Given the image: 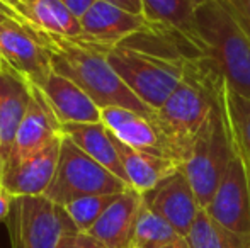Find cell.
I'll use <instances>...</instances> for the list:
<instances>
[{"label": "cell", "mask_w": 250, "mask_h": 248, "mask_svg": "<svg viewBox=\"0 0 250 248\" xmlns=\"http://www.w3.org/2000/svg\"><path fill=\"white\" fill-rule=\"evenodd\" d=\"M41 90L46 95L58 121L70 123H99L101 107L73 80L53 72Z\"/></svg>", "instance_id": "e0dca14e"}, {"label": "cell", "mask_w": 250, "mask_h": 248, "mask_svg": "<svg viewBox=\"0 0 250 248\" xmlns=\"http://www.w3.org/2000/svg\"><path fill=\"white\" fill-rule=\"evenodd\" d=\"M51 65L53 72L73 80L101 109L123 107L150 119L155 117V111L133 94L109 65L105 53L90 48L85 36L79 39L56 38V48L51 51Z\"/></svg>", "instance_id": "7a4b0ae2"}, {"label": "cell", "mask_w": 250, "mask_h": 248, "mask_svg": "<svg viewBox=\"0 0 250 248\" xmlns=\"http://www.w3.org/2000/svg\"><path fill=\"white\" fill-rule=\"evenodd\" d=\"M192 26L203 51L214 61L225 82L250 99V36L223 0H208L194 14Z\"/></svg>", "instance_id": "3957f363"}, {"label": "cell", "mask_w": 250, "mask_h": 248, "mask_svg": "<svg viewBox=\"0 0 250 248\" xmlns=\"http://www.w3.org/2000/svg\"><path fill=\"white\" fill-rule=\"evenodd\" d=\"M233 155L220 99L196 138L191 158L182 165L201 209L209 206Z\"/></svg>", "instance_id": "52a82bcc"}, {"label": "cell", "mask_w": 250, "mask_h": 248, "mask_svg": "<svg viewBox=\"0 0 250 248\" xmlns=\"http://www.w3.org/2000/svg\"><path fill=\"white\" fill-rule=\"evenodd\" d=\"M112 138H114V145L119 158H121L123 169H125L126 177H128L129 187L138 191L140 194L148 192L160 180H164L165 177L170 175L174 170L181 167L175 162H172L170 158L131 148V146L119 141L114 134H112Z\"/></svg>", "instance_id": "d6986e66"}, {"label": "cell", "mask_w": 250, "mask_h": 248, "mask_svg": "<svg viewBox=\"0 0 250 248\" xmlns=\"http://www.w3.org/2000/svg\"><path fill=\"white\" fill-rule=\"evenodd\" d=\"M105 2H111L114 5L121 7L125 10H129L133 14H143V3L142 0H105Z\"/></svg>", "instance_id": "4dcf8cb0"}, {"label": "cell", "mask_w": 250, "mask_h": 248, "mask_svg": "<svg viewBox=\"0 0 250 248\" xmlns=\"http://www.w3.org/2000/svg\"><path fill=\"white\" fill-rule=\"evenodd\" d=\"M129 189L125 180L90 158L70 138L63 134L56 172L44 195L60 206H66L83 195L121 194Z\"/></svg>", "instance_id": "8992f818"}, {"label": "cell", "mask_w": 250, "mask_h": 248, "mask_svg": "<svg viewBox=\"0 0 250 248\" xmlns=\"http://www.w3.org/2000/svg\"><path fill=\"white\" fill-rule=\"evenodd\" d=\"M60 2L65 3V5L80 19V17L96 3V0H60Z\"/></svg>", "instance_id": "f1b7e54d"}, {"label": "cell", "mask_w": 250, "mask_h": 248, "mask_svg": "<svg viewBox=\"0 0 250 248\" xmlns=\"http://www.w3.org/2000/svg\"><path fill=\"white\" fill-rule=\"evenodd\" d=\"M119 194H97V195H83L75 201L68 202L65 211L68 212L70 219L77 226L80 233H89L90 228L99 221L104 211L114 202Z\"/></svg>", "instance_id": "d4e9b609"}, {"label": "cell", "mask_w": 250, "mask_h": 248, "mask_svg": "<svg viewBox=\"0 0 250 248\" xmlns=\"http://www.w3.org/2000/svg\"><path fill=\"white\" fill-rule=\"evenodd\" d=\"M10 202H12V195H10V192L7 191L2 179H0V223L5 221L10 209Z\"/></svg>", "instance_id": "f546056e"}, {"label": "cell", "mask_w": 250, "mask_h": 248, "mask_svg": "<svg viewBox=\"0 0 250 248\" xmlns=\"http://www.w3.org/2000/svg\"><path fill=\"white\" fill-rule=\"evenodd\" d=\"M5 226L12 248H65L80 233L65 208L46 195L12 197Z\"/></svg>", "instance_id": "277c9868"}, {"label": "cell", "mask_w": 250, "mask_h": 248, "mask_svg": "<svg viewBox=\"0 0 250 248\" xmlns=\"http://www.w3.org/2000/svg\"><path fill=\"white\" fill-rule=\"evenodd\" d=\"M133 248H189L188 238L162 216L142 206Z\"/></svg>", "instance_id": "7402d4cb"}, {"label": "cell", "mask_w": 250, "mask_h": 248, "mask_svg": "<svg viewBox=\"0 0 250 248\" xmlns=\"http://www.w3.org/2000/svg\"><path fill=\"white\" fill-rule=\"evenodd\" d=\"M208 0H142L143 16L155 24H167L184 31H194L196 10Z\"/></svg>", "instance_id": "cb8c5ba5"}, {"label": "cell", "mask_w": 250, "mask_h": 248, "mask_svg": "<svg viewBox=\"0 0 250 248\" xmlns=\"http://www.w3.org/2000/svg\"><path fill=\"white\" fill-rule=\"evenodd\" d=\"M2 169H3V162H2V156H0V179H2Z\"/></svg>", "instance_id": "836d02e7"}, {"label": "cell", "mask_w": 250, "mask_h": 248, "mask_svg": "<svg viewBox=\"0 0 250 248\" xmlns=\"http://www.w3.org/2000/svg\"><path fill=\"white\" fill-rule=\"evenodd\" d=\"M105 58L133 94L153 111L160 109L177 89L189 61L133 50L123 44L105 51Z\"/></svg>", "instance_id": "5b68a950"}, {"label": "cell", "mask_w": 250, "mask_h": 248, "mask_svg": "<svg viewBox=\"0 0 250 248\" xmlns=\"http://www.w3.org/2000/svg\"><path fill=\"white\" fill-rule=\"evenodd\" d=\"M225 78L213 60H189L177 89L155 111L153 123L164 138L167 156L184 165L192 155L196 138L220 104Z\"/></svg>", "instance_id": "6da1fadb"}, {"label": "cell", "mask_w": 250, "mask_h": 248, "mask_svg": "<svg viewBox=\"0 0 250 248\" xmlns=\"http://www.w3.org/2000/svg\"><path fill=\"white\" fill-rule=\"evenodd\" d=\"M62 138H56L40 152L21 160L7 162L2 169V182L12 197L44 195L56 172Z\"/></svg>", "instance_id": "7c38bea8"}, {"label": "cell", "mask_w": 250, "mask_h": 248, "mask_svg": "<svg viewBox=\"0 0 250 248\" xmlns=\"http://www.w3.org/2000/svg\"><path fill=\"white\" fill-rule=\"evenodd\" d=\"M31 85L12 66L0 61V156L3 163L10 156L17 129L29 107Z\"/></svg>", "instance_id": "5bb4252c"}, {"label": "cell", "mask_w": 250, "mask_h": 248, "mask_svg": "<svg viewBox=\"0 0 250 248\" xmlns=\"http://www.w3.org/2000/svg\"><path fill=\"white\" fill-rule=\"evenodd\" d=\"M3 2H5V3H9V5H10V7H12V9H14V10H17V12H19V14H21V16H24V17H26V16H27L26 9H22V7H21V5H19V3H17V2H16V0H3Z\"/></svg>", "instance_id": "1f68e13d"}, {"label": "cell", "mask_w": 250, "mask_h": 248, "mask_svg": "<svg viewBox=\"0 0 250 248\" xmlns=\"http://www.w3.org/2000/svg\"><path fill=\"white\" fill-rule=\"evenodd\" d=\"M31 20L43 33L65 39L83 36L80 19L60 0H33L29 7Z\"/></svg>", "instance_id": "44dd1931"}, {"label": "cell", "mask_w": 250, "mask_h": 248, "mask_svg": "<svg viewBox=\"0 0 250 248\" xmlns=\"http://www.w3.org/2000/svg\"><path fill=\"white\" fill-rule=\"evenodd\" d=\"M143 197L135 189H126L104 211L89 235L107 248H133Z\"/></svg>", "instance_id": "9a60e30c"}, {"label": "cell", "mask_w": 250, "mask_h": 248, "mask_svg": "<svg viewBox=\"0 0 250 248\" xmlns=\"http://www.w3.org/2000/svg\"><path fill=\"white\" fill-rule=\"evenodd\" d=\"M204 211L220 225L250 233V189L240 158L233 155L209 206Z\"/></svg>", "instance_id": "8fae6325"}, {"label": "cell", "mask_w": 250, "mask_h": 248, "mask_svg": "<svg viewBox=\"0 0 250 248\" xmlns=\"http://www.w3.org/2000/svg\"><path fill=\"white\" fill-rule=\"evenodd\" d=\"M62 129L63 134L72 139L82 152H85L90 158H94L109 172H112L116 177L128 184V177H126L121 158L116 150L114 138L102 121L99 123H70L63 124Z\"/></svg>", "instance_id": "ac0fdd59"}, {"label": "cell", "mask_w": 250, "mask_h": 248, "mask_svg": "<svg viewBox=\"0 0 250 248\" xmlns=\"http://www.w3.org/2000/svg\"><path fill=\"white\" fill-rule=\"evenodd\" d=\"M83 36L92 43L94 50L105 53L121 44L126 38L150 26L143 14H133L105 0H96L92 7L80 17Z\"/></svg>", "instance_id": "30bf717a"}, {"label": "cell", "mask_w": 250, "mask_h": 248, "mask_svg": "<svg viewBox=\"0 0 250 248\" xmlns=\"http://www.w3.org/2000/svg\"><path fill=\"white\" fill-rule=\"evenodd\" d=\"M186 238L189 248H250V233H238L220 225L204 209Z\"/></svg>", "instance_id": "603a6c76"}, {"label": "cell", "mask_w": 250, "mask_h": 248, "mask_svg": "<svg viewBox=\"0 0 250 248\" xmlns=\"http://www.w3.org/2000/svg\"><path fill=\"white\" fill-rule=\"evenodd\" d=\"M142 197L146 208L162 216L184 236H188L201 212V206L182 167L142 194Z\"/></svg>", "instance_id": "9c48e42d"}, {"label": "cell", "mask_w": 250, "mask_h": 248, "mask_svg": "<svg viewBox=\"0 0 250 248\" xmlns=\"http://www.w3.org/2000/svg\"><path fill=\"white\" fill-rule=\"evenodd\" d=\"M221 107L231 148L244 165L250 189V99L235 92L225 82L221 90Z\"/></svg>", "instance_id": "ffe728a7"}, {"label": "cell", "mask_w": 250, "mask_h": 248, "mask_svg": "<svg viewBox=\"0 0 250 248\" xmlns=\"http://www.w3.org/2000/svg\"><path fill=\"white\" fill-rule=\"evenodd\" d=\"M7 22H21L22 26H26L27 29H31L33 33H36L40 38H43V39L48 43V46H50L51 51L56 48V36H50V34L43 33V31H41L40 27L34 26L31 20H27L24 16H21L17 10H14L9 3H5L3 0H0V26H2V24H7Z\"/></svg>", "instance_id": "484cf974"}, {"label": "cell", "mask_w": 250, "mask_h": 248, "mask_svg": "<svg viewBox=\"0 0 250 248\" xmlns=\"http://www.w3.org/2000/svg\"><path fill=\"white\" fill-rule=\"evenodd\" d=\"M16 2L19 3L21 7H24L26 12L29 14V7H31V3H33V0H16ZM29 19H31V14H29Z\"/></svg>", "instance_id": "d6a6232c"}, {"label": "cell", "mask_w": 250, "mask_h": 248, "mask_svg": "<svg viewBox=\"0 0 250 248\" xmlns=\"http://www.w3.org/2000/svg\"><path fill=\"white\" fill-rule=\"evenodd\" d=\"M63 126L56 117L51 104L38 85H31V100L22 123L17 129L12 152L7 162L21 160L27 155L40 152L56 138L63 136ZM5 162V163H7ZM3 163V165H5Z\"/></svg>", "instance_id": "4fadbf2b"}, {"label": "cell", "mask_w": 250, "mask_h": 248, "mask_svg": "<svg viewBox=\"0 0 250 248\" xmlns=\"http://www.w3.org/2000/svg\"><path fill=\"white\" fill-rule=\"evenodd\" d=\"M101 121L125 145L168 158L164 138L150 117L123 107H105L101 109Z\"/></svg>", "instance_id": "2e32d148"}, {"label": "cell", "mask_w": 250, "mask_h": 248, "mask_svg": "<svg viewBox=\"0 0 250 248\" xmlns=\"http://www.w3.org/2000/svg\"><path fill=\"white\" fill-rule=\"evenodd\" d=\"M223 3L237 19L242 29L250 36V0H223Z\"/></svg>", "instance_id": "4316f807"}, {"label": "cell", "mask_w": 250, "mask_h": 248, "mask_svg": "<svg viewBox=\"0 0 250 248\" xmlns=\"http://www.w3.org/2000/svg\"><path fill=\"white\" fill-rule=\"evenodd\" d=\"M0 60L40 89L53 73L48 43L21 22L0 26Z\"/></svg>", "instance_id": "ba28073f"}, {"label": "cell", "mask_w": 250, "mask_h": 248, "mask_svg": "<svg viewBox=\"0 0 250 248\" xmlns=\"http://www.w3.org/2000/svg\"><path fill=\"white\" fill-rule=\"evenodd\" d=\"M65 248H107L104 247L99 240H96L94 236H90L89 233H77L75 236H72Z\"/></svg>", "instance_id": "83f0119b"}, {"label": "cell", "mask_w": 250, "mask_h": 248, "mask_svg": "<svg viewBox=\"0 0 250 248\" xmlns=\"http://www.w3.org/2000/svg\"><path fill=\"white\" fill-rule=\"evenodd\" d=\"M0 61H2V60H0Z\"/></svg>", "instance_id": "e575fe53"}]
</instances>
